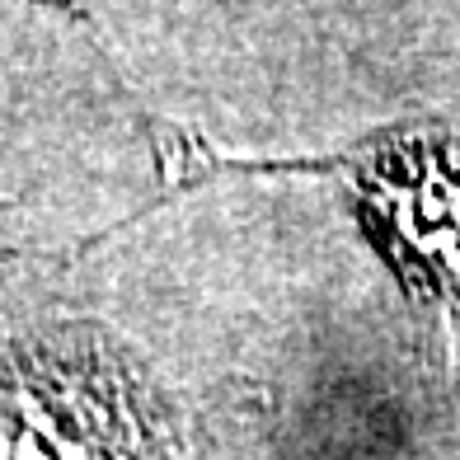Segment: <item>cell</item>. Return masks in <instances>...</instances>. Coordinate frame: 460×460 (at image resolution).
<instances>
[{
	"mask_svg": "<svg viewBox=\"0 0 460 460\" xmlns=\"http://www.w3.org/2000/svg\"><path fill=\"white\" fill-rule=\"evenodd\" d=\"M0 460H188L179 409L109 329L0 333Z\"/></svg>",
	"mask_w": 460,
	"mask_h": 460,
	"instance_id": "1",
	"label": "cell"
},
{
	"mask_svg": "<svg viewBox=\"0 0 460 460\" xmlns=\"http://www.w3.org/2000/svg\"><path fill=\"white\" fill-rule=\"evenodd\" d=\"M358 193L409 282L460 287V141L432 132H385L352 155L329 160Z\"/></svg>",
	"mask_w": 460,
	"mask_h": 460,
	"instance_id": "2",
	"label": "cell"
}]
</instances>
